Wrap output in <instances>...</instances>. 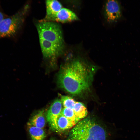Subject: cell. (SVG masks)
Here are the masks:
<instances>
[{
  "mask_svg": "<svg viewBox=\"0 0 140 140\" xmlns=\"http://www.w3.org/2000/svg\"><path fill=\"white\" fill-rule=\"evenodd\" d=\"M97 68L79 59L66 63L60 68L58 85L71 94L82 96L89 91Z\"/></svg>",
  "mask_w": 140,
  "mask_h": 140,
  "instance_id": "obj_1",
  "label": "cell"
},
{
  "mask_svg": "<svg viewBox=\"0 0 140 140\" xmlns=\"http://www.w3.org/2000/svg\"><path fill=\"white\" fill-rule=\"evenodd\" d=\"M107 138L104 127L94 118L87 117L73 127L68 140H107Z\"/></svg>",
  "mask_w": 140,
  "mask_h": 140,
  "instance_id": "obj_2",
  "label": "cell"
},
{
  "mask_svg": "<svg viewBox=\"0 0 140 140\" xmlns=\"http://www.w3.org/2000/svg\"><path fill=\"white\" fill-rule=\"evenodd\" d=\"M28 6L26 5L15 14L6 17L0 22V39L13 36L22 26Z\"/></svg>",
  "mask_w": 140,
  "mask_h": 140,
  "instance_id": "obj_3",
  "label": "cell"
},
{
  "mask_svg": "<svg viewBox=\"0 0 140 140\" xmlns=\"http://www.w3.org/2000/svg\"><path fill=\"white\" fill-rule=\"evenodd\" d=\"M36 27L39 38L64 47L62 31L57 24L51 21H40Z\"/></svg>",
  "mask_w": 140,
  "mask_h": 140,
  "instance_id": "obj_4",
  "label": "cell"
},
{
  "mask_svg": "<svg viewBox=\"0 0 140 140\" xmlns=\"http://www.w3.org/2000/svg\"><path fill=\"white\" fill-rule=\"evenodd\" d=\"M62 105L60 100L56 99L51 104L46 114V119L50 128L57 132V121L58 116L61 113Z\"/></svg>",
  "mask_w": 140,
  "mask_h": 140,
  "instance_id": "obj_5",
  "label": "cell"
},
{
  "mask_svg": "<svg viewBox=\"0 0 140 140\" xmlns=\"http://www.w3.org/2000/svg\"><path fill=\"white\" fill-rule=\"evenodd\" d=\"M39 42L43 55L46 58L55 57L63 51L64 47L39 38Z\"/></svg>",
  "mask_w": 140,
  "mask_h": 140,
  "instance_id": "obj_6",
  "label": "cell"
},
{
  "mask_svg": "<svg viewBox=\"0 0 140 140\" xmlns=\"http://www.w3.org/2000/svg\"><path fill=\"white\" fill-rule=\"evenodd\" d=\"M77 15L69 9L62 8L55 14L45 18L40 21H56L66 23L78 20Z\"/></svg>",
  "mask_w": 140,
  "mask_h": 140,
  "instance_id": "obj_7",
  "label": "cell"
},
{
  "mask_svg": "<svg viewBox=\"0 0 140 140\" xmlns=\"http://www.w3.org/2000/svg\"><path fill=\"white\" fill-rule=\"evenodd\" d=\"M104 11L106 19L109 22L116 21L121 16L120 6L117 1H107L105 3Z\"/></svg>",
  "mask_w": 140,
  "mask_h": 140,
  "instance_id": "obj_8",
  "label": "cell"
},
{
  "mask_svg": "<svg viewBox=\"0 0 140 140\" xmlns=\"http://www.w3.org/2000/svg\"><path fill=\"white\" fill-rule=\"evenodd\" d=\"M77 123L62 115L61 113L58 116L57 121L58 132L70 129L74 127Z\"/></svg>",
  "mask_w": 140,
  "mask_h": 140,
  "instance_id": "obj_9",
  "label": "cell"
},
{
  "mask_svg": "<svg viewBox=\"0 0 140 140\" xmlns=\"http://www.w3.org/2000/svg\"><path fill=\"white\" fill-rule=\"evenodd\" d=\"M45 3L46 15L45 17H47L55 14L62 8L61 3L57 0H46Z\"/></svg>",
  "mask_w": 140,
  "mask_h": 140,
  "instance_id": "obj_10",
  "label": "cell"
},
{
  "mask_svg": "<svg viewBox=\"0 0 140 140\" xmlns=\"http://www.w3.org/2000/svg\"><path fill=\"white\" fill-rule=\"evenodd\" d=\"M46 120L43 110H40L30 119L27 124L43 129L45 126Z\"/></svg>",
  "mask_w": 140,
  "mask_h": 140,
  "instance_id": "obj_11",
  "label": "cell"
},
{
  "mask_svg": "<svg viewBox=\"0 0 140 140\" xmlns=\"http://www.w3.org/2000/svg\"><path fill=\"white\" fill-rule=\"evenodd\" d=\"M28 131L32 140H44L46 134L43 129L27 124Z\"/></svg>",
  "mask_w": 140,
  "mask_h": 140,
  "instance_id": "obj_12",
  "label": "cell"
},
{
  "mask_svg": "<svg viewBox=\"0 0 140 140\" xmlns=\"http://www.w3.org/2000/svg\"><path fill=\"white\" fill-rule=\"evenodd\" d=\"M73 110L80 120L86 117L88 113L87 110L84 104L79 102H76Z\"/></svg>",
  "mask_w": 140,
  "mask_h": 140,
  "instance_id": "obj_13",
  "label": "cell"
},
{
  "mask_svg": "<svg viewBox=\"0 0 140 140\" xmlns=\"http://www.w3.org/2000/svg\"><path fill=\"white\" fill-rule=\"evenodd\" d=\"M61 114L67 118L78 123L80 120L75 115L73 110L70 108L64 107Z\"/></svg>",
  "mask_w": 140,
  "mask_h": 140,
  "instance_id": "obj_14",
  "label": "cell"
},
{
  "mask_svg": "<svg viewBox=\"0 0 140 140\" xmlns=\"http://www.w3.org/2000/svg\"><path fill=\"white\" fill-rule=\"evenodd\" d=\"M60 97V100L64 107L69 108L73 110L76 102L73 98L69 96L61 95Z\"/></svg>",
  "mask_w": 140,
  "mask_h": 140,
  "instance_id": "obj_15",
  "label": "cell"
},
{
  "mask_svg": "<svg viewBox=\"0 0 140 140\" xmlns=\"http://www.w3.org/2000/svg\"><path fill=\"white\" fill-rule=\"evenodd\" d=\"M6 17V16L3 12L0 6V22Z\"/></svg>",
  "mask_w": 140,
  "mask_h": 140,
  "instance_id": "obj_16",
  "label": "cell"
},
{
  "mask_svg": "<svg viewBox=\"0 0 140 140\" xmlns=\"http://www.w3.org/2000/svg\"><path fill=\"white\" fill-rule=\"evenodd\" d=\"M49 140H56L54 138H52L50 139Z\"/></svg>",
  "mask_w": 140,
  "mask_h": 140,
  "instance_id": "obj_17",
  "label": "cell"
}]
</instances>
